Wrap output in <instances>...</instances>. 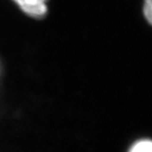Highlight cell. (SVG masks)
<instances>
[{
  "instance_id": "6da1fadb",
  "label": "cell",
  "mask_w": 152,
  "mask_h": 152,
  "mask_svg": "<svg viewBox=\"0 0 152 152\" xmlns=\"http://www.w3.org/2000/svg\"><path fill=\"white\" fill-rule=\"evenodd\" d=\"M26 17L41 21L49 14V0H10Z\"/></svg>"
},
{
  "instance_id": "7a4b0ae2",
  "label": "cell",
  "mask_w": 152,
  "mask_h": 152,
  "mask_svg": "<svg viewBox=\"0 0 152 152\" xmlns=\"http://www.w3.org/2000/svg\"><path fill=\"white\" fill-rule=\"evenodd\" d=\"M129 152H152V140H141L137 141Z\"/></svg>"
},
{
  "instance_id": "3957f363",
  "label": "cell",
  "mask_w": 152,
  "mask_h": 152,
  "mask_svg": "<svg viewBox=\"0 0 152 152\" xmlns=\"http://www.w3.org/2000/svg\"><path fill=\"white\" fill-rule=\"evenodd\" d=\"M142 16L146 24L152 28V0H142Z\"/></svg>"
},
{
  "instance_id": "277c9868",
  "label": "cell",
  "mask_w": 152,
  "mask_h": 152,
  "mask_svg": "<svg viewBox=\"0 0 152 152\" xmlns=\"http://www.w3.org/2000/svg\"><path fill=\"white\" fill-rule=\"evenodd\" d=\"M2 76H3V65H2L1 60H0V80H1Z\"/></svg>"
}]
</instances>
